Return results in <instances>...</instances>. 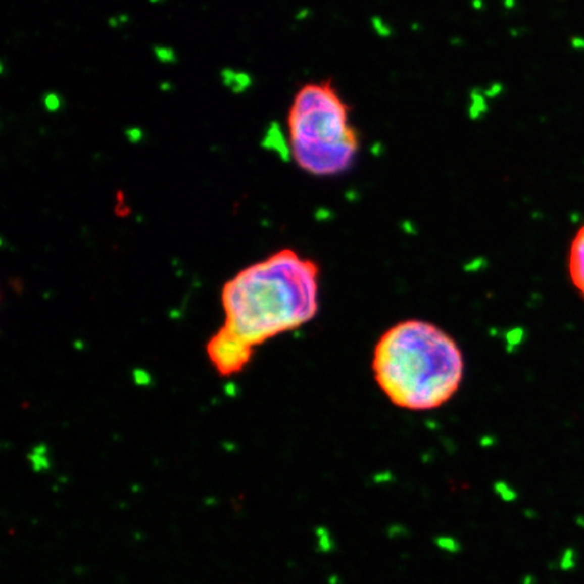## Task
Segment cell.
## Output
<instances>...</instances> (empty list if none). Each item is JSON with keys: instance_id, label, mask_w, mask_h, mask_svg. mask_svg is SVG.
Returning a JSON list of instances; mask_svg holds the SVG:
<instances>
[{"instance_id": "obj_1", "label": "cell", "mask_w": 584, "mask_h": 584, "mask_svg": "<svg viewBox=\"0 0 584 584\" xmlns=\"http://www.w3.org/2000/svg\"><path fill=\"white\" fill-rule=\"evenodd\" d=\"M318 295L317 264L281 249L226 281L222 327L255 349L311 321L318 313Z\"/></svg>"}, {"instance_id": "obj_2", "label": "cell", "mask_w": 584, "mask_h": 584, "mask_svg": "<svg viewBox=\"0 0 584 584\" xmlns=\"http://www.w3.org/2000/svg\"><path fill=\"white\" fill-rule=\"evenodd\" d=\"M372 371L380 390L394 405L427 411L445 405L457 393L464 359L459 345L441 327L409 319L380 337Z\"/></svg>"}, {"instance_id": "obj_3", "label": "cell", "mask_w": 584, "mask_h": 584, "mask_svg": "<svg viewBox=\"0 0 584 584\" xmlns=\"http://www.w3.org/2000/svg\"><path fill=\"white\" fill-rule=\"evenodd\" d=\"M287 125L292 159L307 173L338 175L355 163L359 138L349 109L327 81L306 84L298 91Z\"/></svg>"}, {"instance_id": "obj_4", "label": "cell", "mask_w": 584, "mask_h": 584, "mask_svg": "<svg viewBox=\"0 0 584 584\" xmlns=\"http://www.w3.org/2000/svg\"><path fill=\"white\" fill-rule=\"evenodd\" d=\"M210 361L221 376H231L247 367L253 356V348L221 327L210 338L206 347Z\"/></svg>"}, {"instance_id": "obj_5", "label": "cell", "mask_w": 584, "mask_h": 584, "mask_svg": "<svg viewBox=\"0 0 584 584\" xmlns=\"http://www.w3.org/2000/svg\"><path fill=\"white\" fill-rule=\"evenodd\" d=\"M568 267L572 283L584 297V225L576 231L572 239Z\"/></svg>"}]
</instances>
